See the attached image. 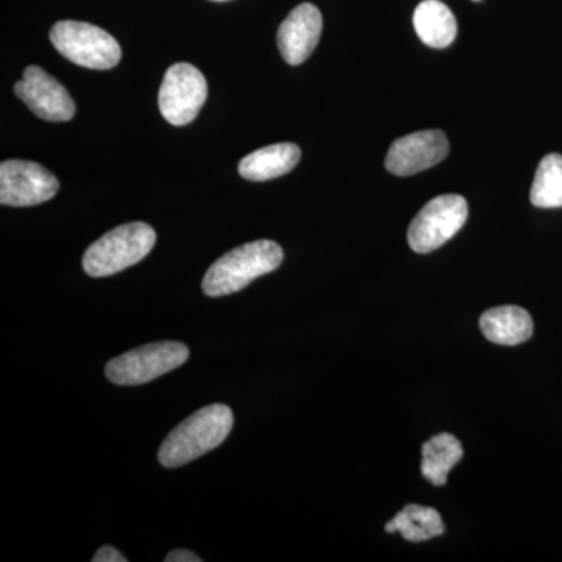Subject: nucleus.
I'll return each mask as SVG.
<instances>
[{
	"label": "nucleus",
	"mask_w": 562,
	"mask_h": 562,
	"mask_svg": "<svg viewBox=\"0 0 562 562\" xmlns=\"http://www.w3.org/2000/svg\"><path fill=\"white\" fill-rule=\"evenodd\" d=\"M14 94L40 120L65 122L72 120L76 114V103L69 91L40 66H29L24 70L22 80L14 85Z\"/></svg>",
	"instance_id": "1a4fd4ad"
},
{
	"label": "nucleus",
	"mask_w": 562,
	"mask_h": 562,
	"mask_svg": "<svg viewBox=\"0 0 562 562\" xmlns=\"http://www.w3.org/2000/svg\"><path fill=\"white\" fill-rule=\"evenodd\" d=\"M92 562H127V558L122 557L114 547L105 546L98 550Z\"/></svg>",
	"instance_id": "a211bd4d"
},
{
	"label": "nucleus",
	"mask_w": 562,
	"mask_h": 562,
	"mask_svg": "<svg viewBox=\"0 0 562 562\" xmlns=\"http://www.w3.org/2000/svg\"><path fill=\"white\" fill-rule=\"evenodd\" d=\"M60 190L57 177L38 162L7 160L0 165V203L35 206L54 199Z\"/></svg>",
	"instance_id": "6e6552de"
},
{
	"label": "nucleus",
	"mask_w": 562,
	"mask_h": 562,
	"mask_svg": "<svg viewBox=\"0 0 562 562\" xmlns=\"http://www.w3.org/2000/svg\"><path fill=\"white\" fill-rule=\"evenodd\" d=\"M480 328L487 341L498 346H517L531 338L535 324L527 310L505 305L487 310L480 317Z\"/></svg>",
	"instance_id": "f8f14e48"
},
{
	"label": "nucleus",
	"mask_w": 562,
	"mask_h": 562,
	"mask_svg": "<svg viewBox=\"0 0 562 562\" xmlns=\"http://www.w3.org/2000/svg\"><path fill=\"white\" fill-rule=\"evenodd\" d=\"M213 2H227V0H213Z\"/></svg>",
	"instance_id": "aec40b11"
},
{
	"label": "nucleus",
	"mask_w": 562,
	"mask_h": 562,
	"mask_svg": "<svg viewBox=\"0 0 562 562\" xmlns=\"http://www.w3.org/2000/svg\"><path fill=\"white\" fill-rule=\"evenodd\" d=\"M449 140L441 131H424L403 136L392 143L386 155L387 171L398 177L414 176L427 171L446 160Z\"/></svg>",
	"instance_id": "9d476101"
},
{
	"label": "nucleus",
	"mask_w": 562,
	"mask_h": 562,
	"mask_svg": "<svg viewBox=\"0 0 562 562\" xmlns=\"http://www.w3.org/2000/svg\"><path fill=\"white\" fill-rule=\"evenodd\" d=\"M530 201L538 209H561L562 155L549 154L539 162L532 181Z\"/></svg>",
	"instance_id": "f3484780"
},
{
	"label": "nucleus",
	"mask_w": 562,
	"mask_h": 562,
	"mask_svg": "<svg viewBox=\"0 0 562 562\" xmlns=\"http://www.w3.org/2000/svg\"><path fill=\"white\" fill-rule=\"evenodd\" d=\"M414 29L422 43L435 49L449 47L457 38L458 24L452 10L441 0H424L414 11Z\"/></svg>",
	"instance_id": "4468645a"
},
{
	"label": "nucleus",
	"mask_w": 562,
	"mask_h": 562,
	"mask_svg": "<svg viewBox=\"0 0 562 562\" xmlns=\"http://www.w3.org/2000/svg\"><path fill=\"white\" fill-rule=\"evenodd\" d=\"M166 562H201L198 554L190 552V550H173L165 558Z\"/></svg>",
	"instance_id": "6ab92c4d"
},
{
	"label": "nucleus",
	"mask_w": 562,
	"mask_h": 562,
	"mask_svg": "<svg viewBox=\"0 0 562 562\" xmlns=\"http://www.w3.org/2000/svg\"><path fill=\"white\" fill-rule=\"evenodd\" d=\"M386 532H401L409 542H424L446 532L439 513L428 506L406 505L386 524Z\"/></svg>",
	"instance_id": "dca6fc26"
},
{
	"label": "nucleus",
	"mask_w": 562,
	"mask_h": 562,
	"mask_svg": "<svg viewBox=\"0 0 562 562\" xmlns=\"http://www.w3.org/2000/svg\"><path fill=\"white\" fill-rule=\"evenodd\" d=\"M462 446L449 432L432 436L422 447L420 471L424 479L432 486H443L450 471L462 460Z\"/></svg>",
	"instance_id": "2eb2a0df"
},
{
	"label": "nucleus",
	"mask_w": 562,
	"mask_h": 562,
	"mask_svg": "<svg viewBox=\"0 0 562 562\" xmlns=\"http://www.w3.org/2000/svg\"><path fill=\"white\" fill-rule=\"evenodd\" d=\"M322 35V14L313 3H301L281 22L277 43L281 57L291 66L302 65L316 49Z\"/></svg>",
	"instance_id": "9b49d317"
},
{
	"label": "nucleus",
	"mask_w": 562,
	"mask_h": 562,
	"mask_svg": "<svg viewBox=\"0 0 562 562\" xmlns=\"http://www.w3.org/2000/svg\"><path fill=\"white\" fill-rule=\"evenodd\" d=\"M50 41L63 57L81 68L113 69L122 58L120 43L114 36L88 22H57L52 27Z\"/></svg>",
	"instance_id": "20e7f679"
},
{
	"label": "nucleus",
	"mask_w": 562,
	"mask_h": 562,
	"mask_svg": "<svg viewBox=\"0 0 562 562\" xmlns=\"http://www.w3.org/2000/svg\"><path fill=\"white\" fill-rule=\"evenodd\" d=\"M206 98L209 83L201 70L190 63H176L166 70L158 94V106L169 124L181 127L198 117Z\"/></svg>",
	"instance_id": "0eeeda50"
},
{
	"label": "nucleus",
	"mask_w": 562,
	"mask_h": 562,
	"mask_svg": "<svg viewBox=\"0 0 562 562\" xmlns=\"http://www.w3.org/2000/svg\"><path fill=\"white\" fill-rule=\"evenodd\" d=\"M469 216L464 198L439 195L417 213L408 228L409 247L417 254H430L452 239Z\"/></svg>",
	"instance_id": "423d86ee"
},
{
	"label": "nucleus",
	"mask_w": 562,
	"mask_h": 562,
	"mask_svg": "<svg viewBox=\"0 0 562 562\" xmlns=\"http://www.w3.org/2000/svg\"><path fill=\"white\" fill-rule=\"evenodd\" d=\"M190 358V349L176 341L151 342L113 358L105 366V375L117 386H138L160 379Z\"/></svg>",
	"instance_id": "39448f33"
},
{
	"label": "nucleus",
	"mask_w": 562,
	"mask_h": 562,
	"mask_svg": "<svg viewBox=\"0 0 562 562\" xmlns=\"http://www.w3.org/2000/svg\"><path fill=\"white\" fill-rule=\"evenodd\" d=\"M475 2H480V0H475Z\"/></svg>",
	"instance_id": "412c9836"
},
{
	"label": "nucleus",
	"mask_w": 562,
	"mask_h": 562,
	"mask_svg": "<svg viewBox=\"0 0 562 562\" xmlns=\"http://www.w3.org/2000/svg\"><path fill=\"white\" fill-rule=\"evenodd\" d=\"M283 262L279 244L260 239L236 247L206 271L202 290L209 297H224L249 286L258 277L276 271Z\"/></svg>",
	"instance_id": "f03ea898"
},
{
	"label": "nucleus",
	"mask_w": 562,
	"mask_h": 562,
	"mask_svg": "<svg viewBox=\"0 0 562 562\" xmlns=\"http://www.w3.org/2000/svg\"><path fill=\"white\" fill-rule=\"evenodd\" d=\"M297 144L280 143L251 151L239 162V176L250 181H268L291 172L301 161Z\"/></svg>",
	"instance_id": "ddd939ff"
},
{
	"label": "nucleus",
	"mask_w": 562,
	"mask_h": 562,
	"mask_svg": "<svg viewBox=\"0 0 562 562\" xmlns=\"http://www.w3.org/2000/svg\"><path fill=\"white\" fill-rule=\"evenodd\" d=\"M233 422V412L227 405L203 406L166 436L158 461L162 468L173 469L198 460L228 438Z\"/></svg>",
	"instance_id": "f257e3e1"
},
{
	"label": "nucleus",
	"mask_w": 562,
	"mask_h": 562,
	"mask_svg": "<svg viewBox=\"0 0 562 562\" xmlns=\"http://www.w3.org/2000/svg\"><path fill=\"white\" fill-rule=\"evenodd\" d=\"M157 233L149 224L131 222L105 233L85 251V272L94 279L138 265L154 249Z\"/></svg>",
	"instance_id": "7ed1b4c3"
}]
</instances>
